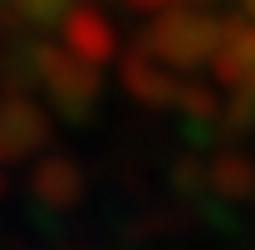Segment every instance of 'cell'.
<instances>
[{"label": "cell", "instance_id": "obj_1", "mask_svg": "<svg viewBox=\"0 0 255 250\" xmlns=\"http://www.w3.org/2000/svg\"><path fill=\"white\" fill-rule=\"evenodd\" d=\"M221 30H226V20H216L211 10H201V5H177V10L157 15V20L142 30V44H137V49L152 54L157 64H167L172 74H182V69H201V64L216 59Z\"/></svg>", "mask_w": 255, "mask_h": 250}, {"label": "cell", "instance_id": "obj_2", "mask_svg": "<svg viewBox=\"0 0 255 250\" xmlns=\"http://www.w3.org/2000/svg\"><path fill=\"white\" fill-rule=\"evenodd\" d=\"M39 89H44V98H49L59 113H69V118H84V113H94L98 94H103V79H98L94 64L74 59L59 39H49V54H44Z\"/></svg>", "mask_w": 255, "mask_h": 250}, {"label": "cell", "instance_id": "obj_3", "mask_svg": "<svg viewBox=\"0 0 255 250\" xmlns=\"http://www.w3.org/2000/svg\"><path fill=\"white\" fill-rule=\"evenodd\" d=\"M49 142V113L30 94H5L0 98V167L30 162Z\"/></svg>", "mask_w": 255, "mask_h": 250}, {"label": "cell", "instance_id": "obj_4", "mask_svg": "<svg viewBox=\"0 0 255 250\" xmlns=\"http://www.w3.org/2000/svg\"><path fill=\"white\" fill-rule=\"evenodd\" d=\"M211 74L231 98H251L255 103V25L251 20H226Z\"/></svg>", "mask_w": 255, "mask_h": 250}, {"label": "cell", "instance_id": "obj_5", "mask_svg": "<svg viewBox=\"0 0 255 250\" xmlns=\"http://www.w3.org/2000/svg\"><path fill=\"white\" fill-rule=\"evenodd\" d=\"M59 44L74 59L94 64V69H103L108 59H118V30H113V20H108L103 10H94V5H79V10L64 20Z\"/></svg>", "mask_w": 255, "mask_h": 250}, {"label": "cell", "instance_id": "obj_6", "mask_svg": "<svg viewBox=\"0 0 255 250\" xmlns=\"http://www.w3.org/2000/svg\"><path fill=\"white\" fill-rule=\"evenodd\" d=\"M118 84H123L137 103H152V108L182 103V89H187L182 74H172L167 64H157L152 54H142V49H132V54L118 59Z\"/></svg>", "mask_w": 255, "mask_h": 250}, {"label": "cell", "instance_id": "obj_7", "mask_svg": "<svg viewBox=\"0 0 255 250\" xmlns=\"http://www.w3.org/2000/svg\"><path fill=\"white\" fill-rule=\"evenodd\" d=\"M30 191H34V201H44L54 211H69L84 196V172H79V162L49 152V157H39L30 167Z\"/></svg>", "mask_w": 255, "mask_h": 250}, {"label": "cell", "instance_id": "obj_8", "mask_svg": "<svg viewBox=\"0 0 255 250\" xmlns=\"http://www.w3.org/2000/svg\"><path fill=\"white\" fill-rule=\"evenodd\" d=\"M79 10V0H5V15L20 34H44L64 30V20Z\"/></svg>", "mask_w": 255, "mask_h": 250}, {"label": "cell", "instance_id": "obj_9", "mask_svg": "<svg viewBox=\"0 0 255 250\" xmlns=\"http://www.w3.org/2000/svg\"><path fill=\"white\" fill-rule=\"evenodd\" d=\"M206 177H211V187L226 191V196H246V191L255 187V172H251L246 157H216Z\"/></svg>", "mask_w": 255, "mask_h": 250}, {"label": "cell", "instance_id": "obj_10", "mask_svg": "<svg viewBox=\"0 0 255 250\" xmlns=\"http://www.w3.org/2000/svg\"><path fill=\"white\" fill-rule=\"evenodd\" d=\"M123 5L132 10V15H152V20H157V15L177 10V5H187V0H123Z\"/></svg>", "mask_w": 255, "mask_h": 250}, {"label": "cell", "instance_id": "obj_11", "mask_svg": "<svg viewBox=\"0 0 255 250\" xmlns=\"http://www.w3.org/2000/svg\"><path fill=\"white\" fill-rule=\"evenodd\" d=\"M241 5H246V20L255 25V0H241Z\"/></svg>", "mask_w": 255, "mask_h": 250}, {"label": "cell", "instance_id": "obj_12", "mask_svg": "<svg viewBox=\"0 0 255 250\" xmlns=\"http://www.w3.org/2000/svg\"><path fill=\"white\" fill-rule=\"evenodd\" d=\"M0 191H5V167H0Z\"/></svg>", "mask_w": 255, "mask_h": 250}, {"label": "cell", "instance_id": "obj_13", "mask_svg": "<svg viewBox=\"0 0 255 250\" xmlns=\"http://www.w3.org/2000/svg\"><path fill=\"white\" fill-rule=\"evenodd\" d=\"M187 5H201V0H187Z\"/></svg>", "mask_w": 255, "mask_h": 250}, {"label": "cell", "instance_id": "obj_14", "mask_svg": "<svg viewBox=\"0 0 255 250\" xmlns=\"http://www.w3.org/2000/svg\"><path fill=\"white\" fill-rule=\"evenodd\" d=\"M0 10H5V0H0Z\"/></svg>", "mask_w": 255, "mask_h": 250}]
</instances>
